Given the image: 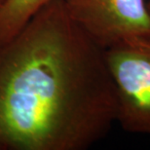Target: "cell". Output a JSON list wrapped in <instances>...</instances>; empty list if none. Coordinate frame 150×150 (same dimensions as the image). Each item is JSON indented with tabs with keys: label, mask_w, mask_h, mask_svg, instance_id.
Listing matches in <instances>:
<instances>
[{
	"label": "cell",
	"mask_w": 150,
	"mask_h": 150,
	"mask_svg": "<svg viewBox=\"0 0 150 150\" xmlns=\"http://www.w3.org/2000/svg\"><path fill=\"white\" fill-rule=\"evenodd\" d=\"M117 123V97L97 44L64 0L0 42V150H86Z\"/></svg>",
	"instance_id": "obj_1"
},
{
	"label": "cell",
	"mask_w": 150,
	"mask_h": 150,
	"mask_svg": "<svg viewBox=\"0 0 150 150\" xmlns=\"http://www.w3.org/2000/svg\"><path fill=\"white\" fill-rule=\"evenodd\" d=\"M117 97V123L125 132L150 137V37L105 49Z\"/></svg>",
	"instance_id": "obj_2"
},
{
	"label": "cell",
	"mask_w": 150,
	"mask_h": 150,
	"mask_svg": "<svg viewBox=\"0 0 150 150\" xmlns=\"http://www.w3.org/2000/svg\"><path fill=\"white\" fill-rule=\"evenodd\" d=\"M72 19L104 50L150 37L147 0H64Z\"/></svg>",
	"instance_id": "obj_3"
},
{
	"label": "cell",
	"mask_w": 150,
	"mask_h": 150,
	"mask_svg": "<svg viewBox=\"0 0 150 150\" xmlns=\"http://www.w3.org/2000/svg\"><path fill=\"white\" fill-rule=\"evenodd\" d=\"M53 0H7L0 9V42L17 34L42 7Z\"/></svg>",
	"instance_id": "obj_4"
},
{
	"label": "cell",
	"mask_w": 150,
	"mask_h": 150,
	"mask_svg": "<svg viewBox=\"0 0 150 150\" xmlns=\"http://www.w3.org/2000/svg\"><path fill=\"white\" fill-rule=\"evenodd\" d=\"M6 1H7V0H0V9L2 8V6L5 4Z\"/></svg>",
	"instance_id": "obj_5"
},
{
	"label": "cell",
	"mask_w": 150,
	"mask_h": 150,
	"mask_svg": "<svg viewBox=\"0 0 150 150\" xmlns=\"http://www.w3.org/2000/svg\"><path fill=\"white\" fill-rule=\"evenodd\" d=\"M147 8H148V12L150 14V0H147Z\"/></svg>",
	"instance_id": "obj_6"
}]
</instances>
